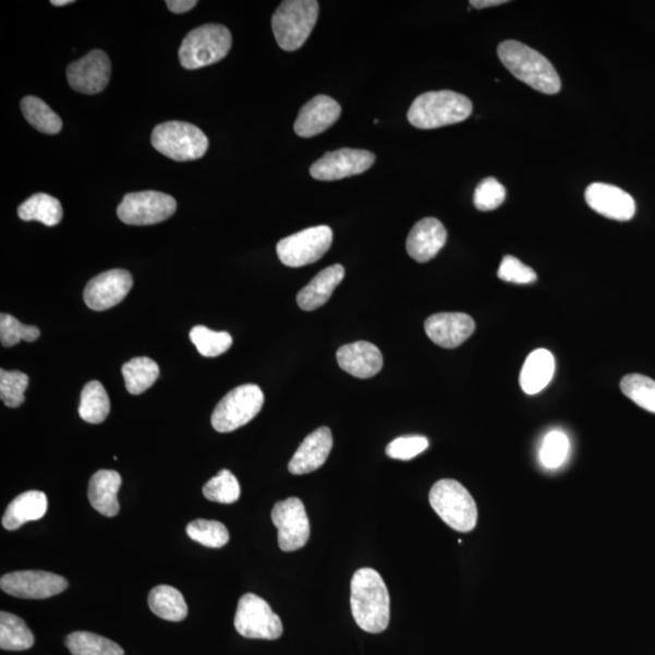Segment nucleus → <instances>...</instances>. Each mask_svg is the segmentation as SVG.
Wrapping results in <instances>:
<instances>
[{"label": "nucleus", "mask_w": 655, "mask_h": 655, "mask_svg": "<svg viewBox=\"0 0 655 655\" xmlns=\"http://www.w3.org/2000/svg\"><path fill=\"white\" fill-rule=\"evenodd\" d=\"M278 530V545L284 553L304 547L310 539V521L304 504L299 498L278 501L271 513Z\"/></svg>", "instance_id": "12"}, {"label": "nucleus", "mask_w": 655, "mask_h": 655, "mask_svg": "<svg viewBox=\"0 0 655 655\" xmlns=\"http://www.w3.org/2000/svg\"><path fill=\"white\" fill-rule=\"evenodd\" d=\"M48 498L45 493L29 490L20 494L5 510L2 523L8 531H16L31 521H38L46 517Z\"/></svg>", "instance_id": "25"}, {"label": "nucleus", "mask_w": 655, "mask_h": 655, "mask_svg": "<svg viewBox=\"0 0 655 655\" xmlns=\"http://www.w3.org/2000/svg\"><path fill=\"white\" fill-rule=\"evenodd\" d=\"M166 4L171 13L185 14L198 3L196 0H168Z\"/></svg>", "instance_id": "44"}, {"label": "nucleus", "mask_w": 655, "mask_h": 655, "mask_svg": "<svg viewBox=\"0 0 655 655\" xmlns=\"http://www.w3.org/2000/svg\"><path fill=\"white\" fill-rule=\"evenodd\" d=\"M316 0H286L272 16V31L277 45L286 51L302 48L318 20Z\"/></svg>", "instance_id": "5"}, {"label": "nucleus", "mask_w": 655, "mask_h": 655, "mask_svg": "<svg viewBox=\"0 0 655 655\" xmlns=\"http://www.w3.org/2000/svg\"><path fill=\"white\" fill-rule=\"evenodd\" d=\"M151 142L159 154L177 162L199 159L209 148V140L199 128L178 121L157 125Z\"/></svg>", "instance_id": "7"}, {"label": "nucleus", "mask_w": 655, "mask_h": 655, "mask_svg": "<svg viewBox=\"0 0 655 655\" xmlns=\"http://www.w3.org/2000/svg\"><path fill=\"white\" fill-rule=\"evenodd\" d=\"M498 277L501 281L513 284H532L538 279L532 267L524 265L518 257L511 255L502 257Z\"/></svg>", "instance_id": "42"}, {"label": "nucleus", "mask_w": 655, "mask_h": 655, "mask_svg": "<svg viewBox=\"0 0 655 655\" xmlns=\"http://www.w3.org/2000/svg\"><path fill=\"white\" fill-rule=\"evenodd\" d=\"M35 644V636L20 617L2 611L0 614V648L3 651H27Z\"/></svg>", "instance_id": "29"}, {"label": "nucleus", "mask_w": 655, "mask_h": 655, "mask_svg": "<svg viewBox=\"0 0 655 655\" xmlns=\"http://www.w3.org/2000/svg\"><path fill=\"white\" fill-rule=\"evenodd\" d=\"M507 197V190L497 179L482 180L475 190L474 204L480 211L498 209Z\"/></svg>", "instance_id": "41"}, {"label": "nucleus", "mask_w": 655, "mask_h": 655, "mask_svg": "<svg viewBox=\"0 0 655 655\" xmlns=\"http://www.w3.org/2000/svg\"><path fill=\"white\" fill-rule=\"evenodd\" d=\"M112 64L102 50H93L68 68L70 87L82 94L94 95L105 90L111 78Z\"/></svg>", "instance_id": "15"}, {"label": "nucleus", "mask_w": 655, "mask_h": 655, "mask_svg": "<svg viewBox=\"0 0 655 655\" xmlns=\"http://www.w3.org/2000/svg\"><path fill=\"white\" fill-rule=\"evenodd\" d=\"M345 277V268L337 264L320 271L306 287L300 290L296 302L304 311H315L324 306Z\"/></svg>", "instance_id": "23"}, {"label": "nucleus", "mask_w": 655, "mask_h": 655, "mask_svg": "<svg viewBox=\"0 0 655 655\" xmlns=\"http://www.w3.org/2000/svg\"><path fill=\"white\" fill-rule=\"evenodd\" d=\"M232 36L228 27L217 24L203 25L190 32L179 49L181 66L198 70L210 66L228 57Z\"/></svg>", "instance_id": "6"}, {"label": "nucleus", "mask_w": 655, "mask_h": 655, "mask_svg": "<svg viewBox=\"0 0 655 655\" xmlns=\"http://www.w3.org/2000/svg\"><path fill=\"white\" fill-rule=\"evenodd\" d=\"M569 452V439L561 432H551L544 438L541 460L545 468H560Z\"/></svg>", "instance_id": "40"}, {"label": "nucleus", "mask_w": 655, "mask_h": 655, "mask_svg": "<svg viewBox=\"0 0 655 655\" xmlns=\"http://www.w3.org/2000/svg\"><path fill=\"white\" fill-rule=\"evenodd\" d=\"M40 337V330L35 326L21 324L13 316L2 314L0 316V340L5 348L17 345L20 341L34 342Z\"/></svg>", "instance_id": "39"}, {"label": "nucleus", "mask_w": 655, "mask_h": 655, "mask_svg": "<svg viewBox=\"0 0 655 655\" xmlns=\"http://www.w3.org/2000/svg\"><path fill=\"white\" fill-rule=\"evenodd\" d=\"M555 367V357L549 350L538 349L533 351L525 360L520 375V385L523 392L527 395L542 392L553 380Z\"/></svg>", "instance_id": "26"}, {"label": "nucleus", "mask_w": 655, "mask_h": 655, "mask_svg": "<svg viewBox=\"0 0 655 655\" xmlns=\"http://www.w3.org/2000/svg\"><path fill=\"white\" fill-rule=\"evenodd\" d=\"M17 214L21 220L39 221L49 228L57 227L63 218L61 203L47 193H37L29 197L21 204Z\"/></svg>", "instance_id": "28"}, {"label": "nucleus", "mask_w": 655, "mask_h": 655, "mask_svg": "<svg viewBox=\"0 0 655 655\" xmlns=\"http://www.w3.org/2000/svg\"><path fill=\"white\" fill-rule=\"evenodd\" d=\"M0 587L8 595L26 599H45L57 596L69 587L61 575L45 571H19L0 579Z\"/></svg>", "instance_id": "13"}, {"label": "nucleus", "mask_w": 655, "mask_h": 655, "mask_svg": "<svg viewBox=\"0 0 655 655\" xmlns=\"http://www.w3.org/2000/svg\"><path fill=\"white\" fill-rule=\"evenodd\" d=\"M203 496L219 504H233L241 498L240 482L230 470H221L203 487Z\"/></svg>", "instance_id": "36"}, {"label": "nucleus", "mask_w": 655, "mask_h": 655, "mask_svg": "<svg viewBox=\"0 0 655 655\" xmlns=\"http://www.w3.org/2000/svg\"><path fill=\"white\" fill-rule=\"evenodd\" d=\"M332 448L330 428L319 427L310 434L288 465L293 475H306L324 466Z\"/></svg>", "instance_id": "22"}, {"label": "nucleus", "mask_w": 655, "mask_h": 655, "mask_svg": "<svg viewBox=\"0 0 655 655\" xmlns=\"http://www.w3.org/2000/svg\"><path fill=\"white\" fill-rule=\"evenodd\" d=\"M428 439L424 436L399 437L386 448V454L396 460H412L425 452Z\"/></svg>", "instance_id": "43"}, {"label": "nucleus", "mask_w": 655, "mask_h": 655, "mask_svg": "<svg viewBox=\"0 0 655 655\" xmlns=\"http://www.w3.org/2000/svg\"><path fill=\"white\" fill-rule=\"evenodd\" d=\"M177 201L158 191L128 193L118 207V218L126 225L146 227L163 222L173 217Z\"/></svg>", "instance_id": "11"}, {"label": "nucleus", "mask_w": 655, "mask_h": 655, "mask_svg": "<svg viewBox=\"0 0 655 655\" xmlns=\"http://www.w3.org/2000/svg\"><path fill=\"white\" fill-rule=\"evenodd\" d=\"M187 535L192 541L211 549H220L230 541V533L221 522L209 520H196L189 523Z\"/></svg>", "instance_id": "37"}, {"label": "nucleus", "mask_w": 655, "mask_h": 655, "mask_svg": "<svg viewBox=\"0 0 655 655\" xmlns=\"http://www.w3.org/2000/svg\"><path fill=\"white\" fill-rule=\"evenodd\" d=\"M265 397L259 386L245 384L233 389L215 407L211 425L227 434L248 424L260 413Z\"/></svg>", "instance_id": "8"}, {"label": "nucleus", "mask_w": 655, "mask_h": 655, "mask_svg": "<svg viewBox=\"0 0 655 655\" xmlns=\"http://www.w3.org/2000/svg\"><path fill=\"white\" fill-rule=\"evenodd\" d=\"M74 3L73 0H52L53 7H64Z\"/></svg>", "instance_id": "46"}, {"label": "nucleus", "mask_w": 655, "mask_h": 655, "mask_svg": "<svg viewBox=\"0 0 655 655\" xmlns=\"http://www.w3.org/2000/svg\"><path fill=\"white\" fill-rule=\"evenodd\" d=\"M332 243V231L329 227H315L279 241L277 255L288 267H303L315 264L328 253Z\"/></svg>", "instance_id": "10"}, {"label": "nucleus", "mask_w": 655, "mask_h": 655, "mask_svg": "<svg viewBox=\"0 0 655 655\" xmlns=\"http://www.w3.org/2000/svg\"><path fill=\"white\" fill-rule=\"evenodd\" d=\"M620 389L642 410L655 414V380L642 374H628L621 379Z\"/></svg>", "instance_id": "34"}, {"label": "nucleus", "mask_w": 655, "mask_h": 655, "mask_svg": "<svg viewBox=\"0 0 655 655\" xmlns=\"http://www.w3.org/2000/svg\"><path fill=\"white\" fill-rule=\"evenodd\" d=\"M148 606L153 614L168 621H181L187 617L189 608L178 589L159 585L148 595Z\"/></svg>", "instance_id": "27"}, {"label": "nucleus", "mask_w": 655, "mask_h": 655, "mask_svg": "<svg viewBox=\"0 0 655 655\" xmlns=\"http://www.w3.org/2000/svg\"><path fill=\"white\" fill-rule=\"evenodd\" d=\"M375 163L367 149L340 148L319 158L310 174L319 181H336L366 173Z\"/></svg>", "instance_id": "14"}, {"label": "nucleus", "mask_w": 655, "mask_h": 655, "mask_svg": "<svg viewBox=\"0 0 655 655\" xmlns=\"http://www.w3.org/2000/svg\"><path fill=\"white\" fill-rule=\"evenodd\" d=\"M351 611L357 626L369 633H380L390 622V595L381 575L372 568H361L351 580Z\"/></svg>", "instance_id": "1"}, {"label": "nucleus", "mask_w": 655, "mask_h": 655, "mask_svg": "<svg viewBox=\"0 0 655 655\" xmlns=\"http://www.w3.org/2000/svg\"><path fill=\"white\" fill-rule=\"evenodd\" d=\"M134 281L125 270H111L96 276L85 287L84 302L94 311H106L123 302Z\"/></svg>", "instance_id": "16"}, {"label": "nucleus", "mask_w": 655, "mask_h": 655, "mask_svg": "<svg viewBox=\"0 0 655 655\" xmlns=\"http://www.w3.org/2000/svg\"><path fill=\"white\" fill-rule=\"evenodd\" d=\"M111 402L104 385L90 381L84 386L81 395L80 416L89 424H101L109 416Z\"/></svg>", "instance_id": "30"}, {"label": "nucleus", "mask_w": 655, "mask_h": 655, "mask_svg": "<svg viewBox=\"0 0 655 655\" xmlns=\"http://www.w3.org/2000/svg\"><path fill=\"white\" fill-rule=\"evenodd\" d=\"M337 360L342 371L359 379L375 377L384 364L381 351L368 341H356L341 347Z\"/></svg>", "instance_id": "20"}, {"label": "nucleus", "mask_w": 655, "mask_h": 655, "mask_svg": "<svg viewBox=\"0 0 655 655\" xmlns=\"http://www.w3.org/2000/svg\"><path fill=\"white\" fill-rule=\"evenodd\" d=\"M585 201L590 208L610 220L629 221L635 217V201L614 185L595 182L586 189Z\"/></svg>", "instance_id": "17"}, {"label": "nucleus", "mask_w": 655, "mask_h": 655, "mask_svg": "<svg viewBox=\"0 0 655 655\" xmlns=\"http://www.w3.org/2000/svg\"><path fill=\"white\" fill-rule=\"evenodd\" d=\"M509 3L508 0H471L470 5L475 9H486Z\"/></svg>", "instance_id": "45"}, {"label": "nucleus", "mask_w": 655, "mask_h": 655, "mask_svg": "<svg viewBox=\"0 0 655 655\" xmlns=\"http://www.w3.org/2000/svg\"><path fill=\"white\" fill-rule=\"evenodd\" d=\"M475 329V320L460 313L436 314L425 322V331L429 340L445 349L460 347L474 335Z\"/></svg>", "instance_id": "18"}, {"label": "nucleus", "mask_w": 655, "mask_h": 655, "mask_svg": "<svg viewBox=\"0 0 655 655\" xmlns=\"http://www.w3.org/2000/svg\"><path fill=\"white\" fill-rule=\"evenodd\" d=\"M190 339L203 357H218L232 347V337L228 331H214L204 326L193 327Z\"/></svg>", "instance_id": "35"}, {"label": "nucleus", "mask_w": 655, "mask_h": 655, "mask_svg": "<svg viewBox=\"0 0 655 655\" xmlns=\"http://www.w3.org/2000/svg\"><path fill=\"white\" fill-rule=\"evenodd\" d=\"M432 508L450 529L461 533L474 531L478 520L475 499L456 480L435 483L428 496Z\"/></svg>", "instance_id": "4"}, {"label": "nucleus", "mask_w": 655, "mask_h": 655, "mask_svg": "<svg viewBox=\"0 0 655 655\" xmlns=\"http://www.w3.org/2000/svg\"><path fill=\"white\" fill-rule=\"evenodd\" d=\"M64 644L72 655H124L120 644L88 631L70 633Z\"/></svg>", "instance_id": "32"}, {"label": "nucleus", "mask_w": 655, "mask_h": 655, "mask_svg": "<svg viewBox=\"0 0 655 655\" xmlns=\"http://www.w3.org/2000/svg\"><path fill=\"white\" fill-rule=\"evenodd\" d=\"M234 628L243 638L253 640L274 641L283 633L281 618L265 599L254 594H246L240 599Z\"/></svg>", "instance_id": "9"}, {"label": "nucleus", "mask_w": 655, "mask_h": 655, "mask_svg": "<svg viewBox=\"0 0 655 655\" xmlns=\"http://www.w3.org/2000/svg\"><path fill=\"white\" fill-rule=\"evenodd\" d=\"M341 116V106L330 96L318 95L310 100L296 118L294 131L302 137H314L335 125Z\"/></svg>", "instance_id": "19"}, {"label": "nucleus", "mask_w": 655, "mask_h": 655, "mask_svg": "<svg viewBox=\"0 0 655 655\" xmlns=\"http://www.w3.org/2000/svg\"><path fill=\"white\" fill-rule=\"evenodd\" d=\"M447 242L444 223L435 218L416 222L407 240V252L417 263H427L441 252Z\"/></svg>", "instance_id": "21"}, {"label": "nucleus", "mask_w": 655, "mask_h": 655, "mask_svg": "<svg viewBox=\"0 0 655 655\" xmlns=\"http://www.w3.org/2000/svg\"><path fill=\"white\" fill-rule=\"evenodd\" d=\"M474 106L465 95L450 90L417 96L408 111V121L417 129H437L468 120Z\"/></svg>", "instance_id": "3"}, {"label": "nucleus", "mask_w": 655, "mask_h": 655, "mask_svg": "<svg viewBox=\"0 0 655 655\" xmlns=\"http://www.w3.org/2000/svg\"><path fill=\"white\" fill-rule=\"evenodd\" d=\"M498 56L512 76L543 94L554 95L561 90L560 76L543 53L517 40L502 41Z\"/></svg>", "instance_id": "2"}, {"label": "nucleus", "mask_w": 655, "mask_h": 655, "mask_svg": "<svg viewBox=\"0 0 655 655\" xmlns=\"http://www.w3.org/2000/svg\"><path fill=\"white\" fill-rule=\"evenodd\" d=\"M122 374L129 393L142 395L159 378L158 364L148 357H136L124 364Z\"/></svg>", "instance_id": "31"}, {"label": "nucleus", "mask_w": 655, "mask_h": 655, "mask_svg": "<svg viewBox=\"0 0 655 655\" xmlns=\"http://www.w3.org/2000/svg\"><path fill=\"white\" fill-rule=\"evenodd\" d=\"M122 486V477L113 470H100L92 477L88 497L92 507L106 518H114L120 512L117 494Z\"/></svg>", "instance_id": "24"}, {"label": "nucleus", "mask_w": 655, "mask_h": 655, "mask_svg": "<svg viewBox=\"0 0 655 655\" xmlns=\"http://www.w3.org/2000/svg\"><path fill=\"white\" fill-rule=\"evenodd\" d=\"M29 379L19 371H0V399L9 408H19L25 402Z\"/></svg>", "instance_id": "38"}, {"label": "nucleus", "mask_w": 655, "mask_h": 655, "mask_svg": "<svg viewBox=\"0 0 655 655\" xmlns=\"http://www.w3.org/2000/svg\"><path fill=\"white\" fill-rule=\"evenodd\" d=\"M21 110H23L27 122L36 128L38 132L48 135H56L61 132V118L36 96H27L21 102Z\"/></svg>", "instance_id": "33"}]
</instances>
